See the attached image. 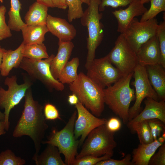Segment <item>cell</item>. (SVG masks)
<instances>
[{
  "instance_id": "cell-1",
  "label": "cell",
  "mask_w": 165,
  "mask_h": 165,
  "mask_svg": "<svg viewBox=\"0 0 165 165\" xmlns=\"http://www.w3.org/2000/svg\"><path fill=\"white\" fill-rule=\"evenodd\" d=\"M24 109L13 132V137L26 135L33 141L38 153L48 126L43 113V107L33 98L31 87L26 91Z\"/></svg>"
},
{
  "instance_id": "cell-2",
  "label": "cell",
  "mask_w": 165,
  "mask_h": 165,
  "mask_svg": "<svg viewBox=\"0 0 165 165\" xmlns=\"http://www.w3.org/2000/svg\"><path fill=\"white\" fill-rule=\"evenodd\" d=\"M133 74L122 76L113 85L104 89L105 103L125 124L129 122V107L135 98L134 90L130 86Z\"/></svg>"
},
{
  "instance_id": "cell-3",
  "label": "cell",
  "mask_w": 165,
  "mask_h": 165,
  "mask_svg": "<svg viewBox=\"0 0 165 165\" xmlns=\"http://www.w3.org/2000/svg\"><path fill=\"white\" fill-rule=\"evenodd\" d=\"M69 84L70 90L78 97L79 101L97 117L101 116L105 108L104 89L83 72Z\"/></svg>"
},
{
  "instance_id": "cell-4",
  "label": "cell",
  "mask_w": 165,
  "mask_h": 165,
  "mask_svg": "<svg viewBox=\"0 0 165 165\" xmlns=\"http://www.w3.org/2000/svg\"><path fill=\"white\" fill-rule=\"evenodd\" d=\"M100 0H90L88 7L80 18L82 25L88 30L87 53L85 67L86 69L95 58L96 49L101 42L104 37L103 25L101 22L103 14L100 13Z\"/></svg>"
},
{
  "instance_id": "cell-5",
  "label": "cell",
  "mask_w": 165,
  "mask_h": 165,
  "mask_svg": "<svg viewBox=\"0 0 165 165\" xmlns=\"http://www.w3.org/2000/svg\"><path fill=\"white\" fill-rule=\"evenodd\" d=\"M77 111L72 114L65 127L59 131L53 129L47 140L43 141L42 144H50L57 147L65 158L66 165H72L78 154L79 140L75 138L74 133L75 123L77 117Z\"/></svg>"
},
{
  "instance_id": "cell-6",
  "label": "cell",
  "mask_w": 165,
  "mask_h": 165,
  "mask_svg": "<svg viewBox=\"0 0 165 165\" xmlns=\"http://www.w3.org/2000/svg\"><path fill=\"white\" fill-rule=\"evenodd\" d=\"M114 134L107 129L105 124L95 128L87 135L80 152L75 158L89 155L96 157L105 155L112 156L113 149L117 145L114 139Z\"/></svg>"
},
{
  "instance_id": "cell-7",
  "label": "cell",
  "mask_w": 165,
  "mask_h": 165,
  "mask_svg": "<svg viewBox=\"0 0 165 165\" xmlns=\"http://www.w3.org/2000/svg\"><path fill=\"white\" fill-rule=\"evenodd\" d=\"M55 55L52 54L44 60H35L24 57L19 68L25 71L32 78L41 81L50 91H62L64 84L55 79L50 70L51 61Z\"/></svg>"
},
{
  "instance_id": "cell-8",
  "label": "cell",
  "mask_w": 165,
  "mask_h": 165,
  "mask_svg": "<svg viewBox=\"0 0 165 165\" xmlns=\"http://www.w3.org/2000/svg\"><path fill=\"white\" fill-rule=\"evenodd\" d=\"M17 80L16 75L7 77L5 80L4 84L8 86V89L5 90L0 87V108L5 110L4 122L6 131L9 127V117L11 110L19 104L32 85L31 83L27 80H25L24 83L19 85Z\"/></svg>"
},
{
  "instance_id": "cell-9",
  "label": "cell",
  "mask_w": 165,
  "mask_h": 165,
  "mask_svg": "<svg viewBox=\"0 0 165 165\" xmlns=\"http://www.w3.org/2000/svg\"><path fill=\"white\" fill-rule=\"evenodd\" d=\"M115 46L107 55L112 64L122 76L133 72L138 64L136 52L129 45L123 34L118 36Z\"/></svg>"
},
{
  "instance_id": "cell-10",
  "label": "cell",
  "mask_w": 165,
  "mask_h": 165,
  "mask_svg": "<svg viewBox=\"0 0 165 165\" xmlns=\"http://www.w3.org/2000/svg\"><path fill=\"white\" fill-rule=\"evenodd\" d=\"M133 76L134 79L132 83L135 88V101L129 109V122L139 113L145 98L150 97L157 101L159 98L149 82L145 66L138 64L134 70Z\"/></svg>"
},
{
  "instance_id": "cell-11",
  "label": "cell",
  "mask_w": 165,
  "mask_h": 165,
  "mask_svg": "<svg viewBox=\"0 0 165 165\" xmlns=\"http://www.w3.org/2000/svg\"><path fill=\"white\" fill-rule=\"evenodd\" d=\"M158 25L156 18L141 22L135 17L122 34L136 53L143 44L156 35Z\"/></svg>"
},
{
  "instance_id": "cell-12",
  "label": "cell",
  "mask_w": 165,
  "mask_h": 165,
  "mask_svg": "<svg viewBox=\"0 0 165 165\" xmlns=\"http://www.w3.org/2000/svg\"><path fill=\"white\" fill-rule=\"evenodd\" d=\"M86 69V75L103 89L114 84L123 76L112 65L107 55L95 58Z\"/></svg>"
},
{
  "instance_id": "cell-13",
  "label": "cell",
  "mask_w": 165,
  "mask_h": 165,
  "mask_svg": "<svg viewBox=\"0 0 165 165\" xmlns=\"http://www.w3.org/2000/svg\"><path fill=\"white\" fill-rule=\"evenodd\" d=\"M75 107L77 110V118L74 124V136L76 139L80 137L79 145L80 146L92 130L100 125L105 124L107 119L96 117L79 101Z\"/></svg>"
},
{
  "instance_id": "cell-14",
  "label": "cell",
  "mask_w": 165,
  "mask_h": 165,
  "mask_svg": "<svg viewBox=\"0 0 165 165\" xmlns=\"http://www.w3.org/2000/svg\"><path fill=\"white\" fill-rule=\"evenodd\" d=\"M147 10L140 0H134L126 9L112 11L118 22L117 31L123 33L134 18L142 16Z\"/></svg>"
},
{
  "instance_id": "cell-15",
  "label": "cell",
  "mask_w": 165,
  "mask_h": 165,
  "mask_svg": "<svg viewBox=\"0 0 165 165\" xmlns=\"http://www.w3.org/2000/svg\"><path fill=\"white\" fill-rule=\"evenodd\" d=\"M136 53L138 64L141 66L160 64L161 53L156 35L143 44Z\"/></svg>"
},
{
  "instance_id": "cell-16",
  "label": "cell",
  "mask_w": 165,
  "mask_h": 165,
  "mask_svg": "<svg viewBox=\"0 0 165 165\" xmlns=\"http://www.w3.org/2000/svg\"><path fill=\"white\" fill-rule=\"evenodd\" d=\"M46 25L49 32L61 41H71L76 36L75 28L64 19L48 14Z\"/></svg>"
},
{
  "instance_id": "cell-17",
  "label": "cell",
  "mask_w": 165,
  "mask_h": 165,
  "mask_svg": "<svg viewBox=\"0 0 165 165\" xmlns=\"http://www.w3.org/2000/svg\"><path fill=\"white\" fill-rule=\"evenodd\" d=\"M144 102L145 105L144 109L129 122L157 119L165 124V100H161L159 102L148 97L146 98Z\"/></svg>"
},
{
  "instance_id": "cell-18",
  "label": "cell",
  "mask_w": 165,
  "mask_h": 165,
  "mask_svg": "<svg viewBox=\"0 0 165 165\" xmlns=\"http://www.w3.org/2000/svg\"><path fill=\"white\" fill-rule=\"evenodd\" d=\"M58 45L57 53L52 60L50 65L52 75L57 80L61 70L68 61L74 47L71 41L65 42L59 40Z\"/></svg>"
},
{
  "instance_id": "cell-19",
  "label": "cell",
  "mask_w": 165,
  "mask_h": 165,
  "mask_svg": "<svg viewBox=\"0 0 165 165\" xmlns=\"http://www.w3.org/2000/svg\"><path fill=\"white\" fill-rule=\"evenodd\" d=\"M145 67L149 82L161 100H165V71L160 64Z\"/></svg>"
},
{
  "instance_id": "cell-20",
  "label": "cell",
  "mask_w": 165,
  "mask_h": 165,
  "mask_svg": "<svg viewBox=\"0 0 165 165\" xmlns=\"http://www.w3.org/2000/svg\"><path fill=\"white\" fill-rule=\"evenodd\" d=\"M24 46L22 42L15 50H6L3 54L0 71L2 76H8L13 68L19 67L24 58L23 50Z\"/></svg>"
},
{
  "instance_id": "cell-21",
  "label": "cell",
  "mask_w": 165,
  "mask_h": 165,
  "mask_svg": "<svg viewBox=\"0 0 165 165\" xmlns=\"http://www.w3.org/2000/svg\"><path fill=\"white\" fill-rule=\"evenodd\" d=\"M163 144L157 139L148 144H140L132 152L131 161L133 165H148L151 157Z\"/></svg>"
},
{
  "instance_id": "cell-22",
  "label": "cell",
  "mask_w": 165,
  "mask_h": 165,
  "mask_svg": "<svg viewBox=\"0 0 165 165\" xmlns=\"http://www.w3.org/2000/svg\"><path fill=\"white\" fill-rule=\"evenodd\" d=\"M25 45L42 44L45 41V34L49 32L46 24L26 25L21 29Z\"/></svg>"
},
{
  "instance_id": "cell-23",
  "label": "cell",
  "mask_w": 165,
  "mask_h": 165,
  "mask_svg": "<svg viewBox=\"0 0 165 165\" xmlns=\"http://www.w3.org/2000/svg\"><path fill=\"white\" fill-rule=\"evenodd\" d=\"M57 148L47 144L44 151L39 155L35 153L32 159L36 165H66L62 159Z\"/></svg>"
},
{
  "instance_id": "cell-24",
  "label": "cell",
  "mask_w": 165,
  "mask_h": 165,
  "mask_svg": "<svg viewBox=\"0 0 165 165\" xmlns=\"http://www.w3.org/2000/svg\"><path fill=\"white\" fill-rule=\"evenodd\" d=\"M48 7L36 1L29 8L24 17L25 23L29 25L46 24Z\"/></svg>"
},
{
  "instance_id": "cell-25",
  "label": "cell",
  "mask_w": 165,
  "mask_h": 165,
  "mask_svg": "<svg viewBox=\"0 0 165 165\" xmlns=\"http://www.w3.org/2000/svg\"><path fill=\"white\" fill-rule=\"evenodd\" d=\"M21 9V4L19 0H10V8L8 12V25L11 30L19 31L26 25L20 15Z\"/></svg>"
},
{
  "instance_id": "cell-26",
  "label": "cell",
  "mask_w": 165,
  "mask_h": 165,
  "mask_svg": "<svg viewBox=\"0 0 165 165\" xmlns=\"http://www.w3.org/2000/svg\"><path fill=\"white\" fill-rule=\"evenodd\" d=\"M79 64V58L75 57L68 61L61 71L58 80L63 84H69L78 78L77 69Z\"/></svg>"
},
{
  "instance_id": "cell-27",
  "label": "cell",
  "mask_w": 165,
  "mask_h": 165,
  "mask_svg": "<svg viewBox=\"0 0 165 165\" xmlns=\"http://www.w3.org/2000/svg\"><path fill=\"white\" fill-rule=\"evenodd\" d=\"M127 124L132 130L136 132L140 144H147L154 141L148 120L128 122Z\"/></svg>"
},
{
  "instance_id": "cell-28",
  "label": "cell",
  "mask_w": 165,
  "mask_h": 165,
  "mask_svg": "<svg viewBox=\"0 0 165 165\" xmlns=\"http://www.w3.org/2000/svg\"><path fill=\"white\" fill-rule=\"evenodd\" d=\"M23 55L24 57L35 60L46 59L49 57L46 47L43 43L24 45Z\"/></svg>"
},
{
  "instance_id": "cell-29",
  "label": "cell",
  "mask_w": 165,
  "mask_h": 165,
  "mask_svg": "<svg viewBox=\"0 0 165 165\" xmlns=\"http://www.w3.org/2000/svg\"><path fill=\"white\" fill-rule=\"evenodd\" d=\"M150 7L141 16L140 21L156 18L159 13L165 11V0H150Z\"/></svg>"
},
{
  "instance_id": "cell-30",
  "label": "cell",
  "mask_w": 165,
  "mask_h": 165,
  "mask_svg": "<svg viewBox=\"0 0 165 165\" xmlns=\"http://www.w3.org/2000/svg\"><path fill=\"white\" fill-rule=\"evenodd\" d=\"M65 0L68 9L67 14L68 21L71 22L74 20L80 18L84 12L81 0Z\"/></svg>"
},
{
  "instance_id": "cell-31",
  "label": "cell",
  "mask_w": 165,
  "mask_h": 165,
  "mask_svg": "<svg viewBox=\"0 0 165 165\" xmlns=\"http://www.w3.org/2000/svg\"><path fill=\"white\" fill-rule=\"evenodd\" d=\"M25 163L24 160L16 156L10 149L0 153V165H23Z\"/></svg>"
},
{
  "instance_id": "cell-32",
  "label": "cell",
  "mask_w": 165,
  "mask_h": 165,
  "mask_svg": "<svg viewBox=\"0 0 165 165\" xmlns=\"http://www.w3.org/2000/svg\"><path fill=\"white\" fill-rule=\"evenodd\" d=\"M161 53L160 64L165 68V21L158 24L156 32Z\"/></svg>"
},
{
  "instance_id": "cell-33",
  "label": "cell",
  "mask_w": 165,
  "mask_h": 165,
  "mask_svg": "<svg viewBox=\"0 0 165 165\" xmlns=\"http://www.w3.org/2000/svg\"><path fill=\"white\" fill-rule=\"evenodd\" d=\"M112 156L105 155L100 157H96L89 155L74 160L72 165H96L101 160L111 158Z\"/></svg>"
},
{
  "instance_id": "cell-34",
  "label": "cell",
  "mask_w": 165,
  "mask_h": 165,
  "mask_svg": "<svg viewBox=\"0 0 165 165\" xmlns=\"http://www.w3.org/2000/svg\"><path fill=\"white\" fill-rule=\"evenodd\" d=\"M6 11L4 6H0V41L12 36L11 30L6 22L5 15Z\"/></svg>"
},
{
  "instance_id": "cell-35",
  "label": "cell",
  "mask_w": 165,
  "mask_h": 165,
  "mask_svg": "<svg viewBox=\"0 0 165 165\" xmlns=\"http://www.w3.org/2000/svg\"><path fill=\"white\" fill-rule=\"evenodd\" d=\"M134 0H100L99 6V12L103 11L106 7L113 8L124 7L129 5Z\"/></svg>"
},
{
  "instance_id": "cell-36",
  "label": "cell",
  "mask_w": 165,
  "mask_h": 165,
  "mask_svg": "<svg viewBox=\"0 0 165 165\" xmlns=\"http://www.w3.org/2000/svg\"><path fill=\"white\" fill-rule=\"evenodd\" d=\"M148 120L154 140H156L160 136L162 132L165 130L164 124L157 119H152Z\"/></svg>"
},
{
  "instance_id": "cell-37",
  "label": "cell",
  "mask_w": 165,
  "mask_h": 165,
  "mask_svg": "<svg viewBox=\"0 0 165 165\" xmlns=\"http://www.w3.org/2000/svg\"><path fill=\"white\" fill-rule=\"evenodd\" d=\"M158 152L154 153L150 159L148 165H165V143L159 147Z\"/></svg>"
},
{
  "instance_id": "cell-38",
  "label": "cell",
  "mask_w": 165,
  "mask_h": 165,
  "mask_svg": "<svg viewBox=\"0 0 165 165\" xmlns=\"http://www.w3.org/2000/svg\"><path fill=\"white\" fill-rule=\"evenodd\" d=\"M131 160V155L129 154L121 160H116L111 158L101 160L97 163L96 165H133Z\"/></svg>"
},
{
  "instance_id": "cell-39",
  "label": "cell",
  "mask_w": 165,
  "mask_h": 165,
  "mask_svg": "<svg viewBox=\"0 0 165 165\" xmlns=\"http://www.w3.org/2000/svg\"><path fill=\"white\" fill-rule=\"evenodd\" d=\"M43 109L44 114L46 120L61 119L58 110L53 105L47 103L45 105Z\"/></svg>"
},
{
  "instance_id": "cell-40",
  "label": "cell",
  "mask_w": 165,
  "mask_h": 165,
  "mask_svg": "<svg viewBox=\"0 0 165 165\" xmlns=\"http://www.w3.org/2000/svg\"><path fill=\"white\" fill-rule=\"evenodd\" d=\"M105 126L107 129L110 132L114 133L121 128V123L117 118L112 117L107 121Z\"/></svg>"
},
{
  "instance_id": "cell-41",
  "label": "cell",
  "mask_w": 165,
  "mask_h": 165,
  "mask_svg": "<svg viewBox=\"0 0 165 165\" xmlns=\"http://www.w3.org/2000/svg\"><path fill=\"white\" fill-rule=\"evenodd\" d=\"M54 7L65 9L68 6L65 0H51Z\"/></svg>"
},
{
  "instance_id": "cell-42",
  "label": "cell",
  "mask_w": 165,
  "mask_h": 165,
  "mask_svg": "<svg viewBox=\"0 0 165 165\" xmlns=\"http://www.w3.org/2000/svg\"><path fill=\"white\" fill-rule=\"evenodd\" d=\"M68 101L69 104L72 105H75L79 101L77 96L72 94L68 97Z\"/></svg>"
},
{
  "instance_id": "cell-43",
  "label": "cell",
  "mask_w": 165,
  "mask_h": 165,
  "mask_svg": "<svg viewBox=\"0 0 165 165\" xmlns=\"http://www.w3.org/2000/svg\"><path fill=\"white\" fill-rule=\"evenodd\" d=\"M36 2L40 3L45 5L48 7L53 8L54 6L51 0H36Z\"/></svg>"
},
{
  "instance_id": "cell-44",
  "label": "cell",
  "mask_w": 165,
  "mask_h": 165,
  "mask_svg": "<svg viewBox=\"0 0 165 165\" xmlns=\"http://www.w3.org/2000/svg\"><path fill=\"white\" fill-rule=\"evenodd\" d=\"M6 126L4 121L0 120V136L6 133Z\"/></svg>"
},
{
  "instance_id": "cell-45",
  "label": "cell",
  "mask_w": 165,
  "mask_h": 165,
  "mask_svg": "<svg viewBox=\"0 0 165 165\" xmlns=\"http://www.w3.org/2000/svg\"><path fill=\"white\" fill-rule=\"evenodd\" d=\"M5 50H6L5 49L2 48L0 46V71L3 54Z\"/></svg>"
},
{
  "instance_id": "cell-46",
  "label": "cell",
  "mask_w": 165,
  "mask_h": 165,
  "mask_svg": "<svg viewBox=\"0 0 165 165\" xmlns=\"http://www.w3.org/2000/svg\"><path fill=\"white\" fill-rule=\"evenodd\" d=\"M5 118V114L4 113H2L0 110V120L4 121Z\"/></svg>"
},
{
  "instance_id": "cell-47",
  "label": "cell",
  "mask_w": 165,
  "mask_h": 165,
  "mask_svg": "<svg viewBox=\"0 0 165 165\" xmlns=\"http://www.w3.org/2000/svg\"><path fill=\"white\" fill-rule=\"evenodd\" d=\"M83 3H85L88 5L90 3V0H81Z\"/></svg>"
},
{
  "instance_id": "cell-48",
  "label": "cell",
  "mask_w": 165,
  "mask_h": 165,
  "mask_svg": "<svg viewBox=\"0 0 165 165\" xmlns=\"http://www.w3.org/2000/svg\"><path fill=\"white\" fill-rule=\"evenodd\" d=\"M141 2L143 4L147 3L150 2V0H140Z\"/></svg>"
},
{
  "instance_id": "cell-49",
  "label": "cell",
  "mask_w": 165,
  "mask_h": 165,
  "mask_svg": "<svg viewBox=\"0 0 165 165\" xmlns=\"http://www.w3.org/2000/svg\"><path fill=\"white\" fill-rule=\"evenodd\" d=\"M3 1L2 0H0V2H2Z\"/></svg>"
}]
</instances>
